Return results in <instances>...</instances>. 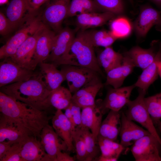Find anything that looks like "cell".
Masks as SVG:
<instances>
[{
    "label": "cell",
    "mask_w": 161,
    "mask_h": 161,
    "mask_svg": "<svg viewBox=\"0 0 161 161\" xmlns=\"http://www.w3.org/2000/svg\"><path fill=\"white\" fill-rule=\"evenodd\" d=\"M76 128L79 130L84 142L88 154V161L97 160L100 152L97 139L88 129L82 126Z\"/></svg>",
    "instance_id": "obj_33"
},
{
    "label": "cell",
    "mask_w": 161,
    "mask_h": 161,
    "mask_svg": "<svg viewBox=\"0 0 161 161\" xmlns=\"http://www.w3.org/2000/svg\"><path fill=\"white\" fill-rule=\"evenodd\" d=\"M145 103L153 121L161 118V95L159 93L145 97Z\"/></svg>",
    "instance_id": "obj_35"
},
{
    "label": "cell",
    "mask_w": 161,
    "mask_h": 161,
    "mask_svg": "<svg viewBox=\"0 0 161 161\" xmlns=\"http://www.w3.org/2000/svg\"><path fill=\"white\" fill-rule=\"evenodd\" d=\"M146 92L139 88L137 97L134 100H130L126 105L127 109L125 114L129 119L137 122L146 129L161 145V139L145 103L144 99Z\"/></svg>",
    "instance_id": "obj_5"
},
{
    "label": "cell",
    "mask_w": 161,
    "mask_h": 161,
    "mask_svg": "<svg viewBox=\"0 0 161 161\" xmlns=\"http://www.w3.org/2000/svg\"><path fill=\"white\" fill-rule=\"evenodd\" d=\"M83 30L86 37L94 47H102L106 48L111 46L117 39L110 31Z\"/></svg>",
    "instance_id": "obj_32"
},
{
    "label": "cell",
    "mask_w": 161,
    "mask_h": 161,
    "mask_svg": "<svg viewBox=\"0 0 161 161\" xmlns=\"http://www.w3.org/2000/svg\"><path fill=\"white\" fill-rule=\"evenodd\" d=\"M135 87L134 84L109 89L99 106L103 114L106 109L119 111L130 100L131 93Z\"/></svg>",
    "instance_id": "obj_13"
},
{
    "label": "cell",
    "mask_w": 161,
    "mask_h": 161,
    "mask_svg": "<svg viewBox=\"0 0 161 161\" xmlns=\"http://www.w3.org/2000/svg\"><path fill=\"white\" fill-rule=\"evenodd\" d=\"M13 30L6 16L2 12H0V34L2 36L8 34Z\"/></svg>",
    "instance_id": "obj_41"
},
{
    "label": "cell",
    "mask_w": 161,
    "mask_h": 161,
    "mask_svg": "<svg viewBox=\"0 0 161 161\" xmlns=\"http://www.w3.org/2000/svg\"><path fill=\"white\" fill-rule=\"evenodd\" d=\"M44 26L42 23L36 32L21 44L14 55L10 58L13 61L22 67L32 70L31 63L37 41Z\"/></svg>",
    "instance_id": "obj_14"
},
{
    "label": "cell",
    "mask_w": 161,
    "mask_h": 161,
    "mask_svg": "<svg viewBox=\"0 0 161 161\" xmlns=\"http://www.w3.org/2000/svg\"><path fill=\"white\" fill-rule=\"evenodd\" d=\"M157 4L161 5V0H151Z\"/></svg>",
    "instance_id": "obj_48"
},
{
    "label": "cell",
    "mask_w": 161,
    "mask_h": 161,
    "mask_svg": "<svg viewBox=\"0 0 161 161\" xmlns=\"http://www.w3.org/2000/svg\"><path fill=\"white\" fill-rule=\"evenodd\" d=\"M157 67L158 75L161 78V59L158 62Z\"/></svg>",
    "instance_id": "obj_47"
},
{
    "label": "cell",
    "mask_w": 161,
    "mask_h": 161,
    "mask_svg": "<svg viewBox=\"0 0 161 161\" xmlns=\"http://www.w3.org/2000/svg\"><path fill=\"white\" fill-rule=\"evenodd\" d=\"M31 136L20 143V153L23 161H49L41 142Z\"/></svg>",
    "instance_id": "obj_19"
},
{
    "label": "cell",
    "mask_w": 161,
    "mask_h": 161,
    "mask_svg": "<svg viewBox=\"0 0 161 161\" xmlns=\"http://www.w3.org/2000/svg\"><path fill=\"white\" fill-rule=\"evenodd\" d=\"M71 0H49L41 16L42 23L56 33L62 29L64 20L67 18Z\"/></svg>",
    "instance_id": "obj_6"
},
{
    "label": "cell",
    "mask_w": 161,
    "mask_h": 161,
    "mask_svg": "<svg viewBox=\"0 0 161 161\" xmlns=\"http://www.w3.org/2000/svg\"><path fill=\"white\" fill-rule=\"evenodd\" d=\"M160 13H161V11L160 12Z\"/></svg>",
    "instance_id": "obj_52"
},
{
    "label": "cell",
    "mask_w": 161,
    "mask_h": 161,
    "mask_svg": "<svg viewBox=\"0 0 161 161\" xmlns=\"http://www.w3.org/2000/svg\"><path fill=\"white\" fill-rule=\"evenodd\" d=\"M40 16H32L20 27L19 29L0 48V59L10 58L21 44L34 34L42 24Z\"/></svg>",
    "instance_id": "obj_4"
},
{
    "label": "cell",
    "mask_w": 161,
    "mask_h": 161,
    "mask_svg": "<svg viewBox=\"0 0 161 161\" xmlns=\"http://www.w3.org/2000/svg\"><path fill=\"white\" fill-rule=\"evenodd\" d=\"M52 123L56 133L65 143L67 151L72 152L75 151L72 139L73 133L75 129L62 110H56L52 117Z\"/></svg>",
    "instance_id": "obj_18"
},
{
    "label": "cell",
    "mask_w": 161,
    "mask_h": 161,
    "mask_svg": "<svg viewBox=\"0 0 161 161\" xmlns=\"http://www.w3.org/2000/svg\"><path fill=\"white\" fill-rule=\"evenodd\" d=\"M57 33L45 25L39 35L31 63L32 70L44 61L53 49Z\"/></svg>",
    "instance_id": "obj_12"
},
{
    "label": "cell",
    "mask_w": 161,
    "mask_h": 161,
    "mask_svg": "<svg viewBox=\"0 0 161 161\" xmlns=\"http://www.w3.org/2000/svg\"><path fill=\"white\" fill-rule=\"evenodd\" d=\"M61 66V71L67 82L69 89L74 94L99 74L84 67L69 65Z\"/></svg>",
    "instance_id": "obj_8"
},
{
    "label": "cell",
    "mask_w": 161,
    "mask_h": 161,
    "mask_svg": "<svg viewBox=\"0 0 161 161\" xmlns=\"http://www.w3.org/2000/svg\"><path fill=\"white\" fill-rule=\"evenodd\" d=\"M20 143L12 145L4 156L0 160V161H23L20 153Z\"/></svg>",
    "instance_id": "obj_39"
},
{
    "label": "cell",
    "mask_w": 161,
    "mask_h": 161,
    "mask_svg": "<svg viewBox=\"0 0 161 161\" xmlns=\"http://www.w3.org/2000/svg\"><path fill=\"white\" fill-rule=\"evenodd\" d=\"M161 26L160 13L148 6L143 7L135 23V28L137 34L145 36L154 25Z\"/></svg>",
    "instance_id": "obj_21"
},
{
    "label": "cell",
    "mask_w": 161,
    "mask_h": 161,
    "mask_svg": "<svg viewBox=\"0 0 161 161\" xmlns=\"http://www.w3.org/2000/svg\"><path fill=\"white\" fill-rule=\"evenodd\" d=\"M75 36V32L68 27L61 30L56 34L52 50L44 62L51 63L57 67L66 55Z\"/></svg>",
    "instance_id": "obj_11"
},
{
    "label": "cell",
    "mask_w": 161,
    "mask_h": 161,
    "mask_svg": "<svg viewBox=\"0 0 161 161\" xmlns=\"http://www.w3.org/2000/svg\"><path fill=\"white\" fill-rule=\"evenodd\" d=\"M157 52L152 48L144 49L139 46L134 47L126 52L131 58L135 66L143 70L153 62Z\"/></svg>",
    "instance_id": "obj_30"
},
{
    "label": "cell",
    "mask_w": 161,
    "mask_h": 161,
    "mask_svg": "<svg viewBox=\"0 0 161 161\" xmlns=\"http://www.w3.org/2000/svg\"><path fill=\"white\" fill-rule=\"evenodd\" d=\"M72 96L69 89L61 86L51 91L48 98V104L51 108L56 110L65 109L71 103Z\"/></svg>",
    "instance_id": "obj_31"
},
{
    "label": "cell",
    "mask_w": 161,
    "mask_h": 161,
    "mask_svg": "<svg viewBox=\"0 0 161 161\" xmlns=\"http://www.w3.org/2000/svg\"><path fill=\"white\" fill-rule=\"evenodd\" d=\"M32 135H33L18 123L1 114L0 142L13 145L21 143Z\"/></svg>",
    "instance_id": "obj_10"
},
{
    "label": "cell",
    "mask_w": 161,
    "mask_h": 161,
    "mask_svg": "<svg viewBox=\"0 0 161 161\" xmlns=\"http://www.w3.org/2000/svg\"><path fill=\"white\" fill-rule=\"evenodd\" d=\"M123 55L115 51L111 46L105 48L97 57L98 64L107 73L110 70L121 66Z\"/></svg>",
    "instance_id": "obj_29"
},
{
    "label": "cell",
    "mask_w": 161,
    "mask_h": 161,
    "mask_svg": "<svg viewBox=\"0 0 161 161\" xmlns=\"http://www.w3.org/2000/svg\"><path fill=\"white\" fill-rule=\"evenodd\" d=\"M69 106L75 128L80 126L81 125V108L72 101Z\"/></svg>",
    "instance_id": "obj_40"
},
{
    "label": "cell",
    "mask_w": 161,
    "mask_h": 161,
    "mask_svg": "<svg viewBox=\"0 0 161 161\" xmlns=\"http://www.w3.org/2000/svg\"><path fill=\"white\" fill-rule=\"evenodd\" d=\"M99 10L93 0H71L67 18L86 12H97Z\"/></svg>",
    "instance_id": "obj_34"
},
{
    "label": "cell",
    "mask_w": 161,
    "mask_h": 161,
    "mask_svg": "<svg viewBox=\"0 0 161 161\" xmlns=\"http://www.w3.org/2000/svg\"><path fill=\"white\" fill-rule=\"evenodd\" d=\"M94 48L85 35L83 30H81L75 36L69 52L60 62L59 65H69L84 67L103 75Z\"/></svg>",
    "instance_id": "obj_3"
},
{
    "label": "cell",
    "mask_w": 161,
    "mask_h": 161,
    "mask_svg": "<svg viewBox=\"0 0 161 161\" xmlns=\"http://www.w3.org/2000/svg\"><path fill=\"white\" fill-rule=\"evenodd\" d=\"M98 75L75 93L72 101L81 108L95 105L96 96L103 86Z\"/></svg>",
    "instance_id": "obj_16"
},
{
    "label": "cell",
    "mask_w": 161,
    "mask_h": 161,
    "mask_svg": "<svg viewBox=\"0 0 161 161\" xmlns=\"http://www.w3.org/2000/svg\"><path fill=\"white\" fill-rule=\"evenodd\" d=\"M99 10L108 12L115 15L123 13L124 7L122 0H93Z\"/></svg>",
    "instance_id": "obj_37"
},
{
    "label": "cell",
    "mask_w": 161,
    "mask_h": 161,
    "mask_svg": "<svg viewBox=\"0 0 161 161\" xmlns=\"http://www.w3.org/2000/svg\"><path fill=\"white\" fill-rule=\"evenodd\" d=\"M160 95H161V92L160 93Z\"/></svg>",
    "instance_id": "obj_51"
},
{
    "label": "cell",
    "mask_w": 161,
    "mask_h": 161,
    "mask_svg": "<svg viewBox=\"0 0 161 161\" xmlns=\"http://www.w3.org/2000/svg\"><path fill=\"white\" fill-rule=\"evenodd\" d=\"M74 158L68 154L63 152L62 151L59 152L56 155L55 161H74Z\"/></svg>",
    "instance_id": "obj_43"
},
{
    "label": "cell",
    "mask_w": 161,
    "mask_h": 161,
    "mask_svg": "<svg viewBox=\"0 0 161 161\" xmlns=\"http://www.w3.org/2000/svg\"><path fill=\"white\" fill-rule=\"evenodd\" d=\"M154 124L156 125L157 127L161 133V121L160 120L153 121Z\"/></svg>",
    "instance_id": "obj_46"
},
{
    "label": "cell",
    "mask_w": 161,
    "mask_h": 161,
    "mask_svg": "<svg viewBox=\"0 0 161 161\" xmlns=\"http://www.w3.org/2000/svg\"><path fill=\"white\" fill-rule=\"evenodd\" d=\"M151 134L129 119L125 113L121 112V127L119 135L120 143L124 148L132 145L136 141L143 137Z\"/></svg>",
    "instance_id": "obj_17"
},
{
    "label": "cell",
    "mask_w": 161,
    "mask_h": 161,
    "mask_svg": "<svg viewBox=\"0 0 161 161\" xmlns=\"http://www.w3.org/2000/svg\"><path fill=\"white\" fill-rule=\"evenodd\" d=\"M64 110L65 112L64 113V114L65 115L70 121L72 124L74 129H75V128L74 124L72 114L69 105Z\"/></svg>",
    "instance_id": "obj_45"
},
{
    "label": "cell",
    "mask_w": 161,
    "mask_h": 161,
    "mask_svg": "<svg viewBox=\"0 0 161 161\" xmlns=\"http://www.w3.org/2000/svg\"><path fill=\"white\" fill-rule=\"evenodd\" d=\"M116 15L108 12L102 13L86 12L76 16V24L82 30L102 26L114 18Z\"/></svg>",
    "instance_id": "obj_23"
},
{
    "label": "cell",
    "mask_w": 161,
    "mask_h": 161,
    "mask_svg": "<svg viewBox=\"0 0 161 161\" xmlns=\"http://www.w3.org/2000/svg\"><path fill=\"white\" fill-rule=\"evenodd\" d=\"M121 112L110 110L102 122L98 136L116 141L121 127Z\"/></svg>",
    "instance_id": "obj_24"
},
{
    "label": "cell",
    "mask_w": 161,
    "mask_h": 161,
    "mask_svg": "<svg viewBox=\"0 0 161 161\" xmlns=\"http://www.w3.org/2000/svg\"><path fill=\"white\" fill-rule=\"evenodd\" d=\"M49 0H27L30 13L32 15H35L40 8Z\"/></svg>",
    "instance_id": "obj_42"
},
{
    "label": "cell",
    "mask_w": 161,
    "mask_h": 161,
    "mask_svg": "<svg viewBox=\"0 0 161 161\" xmlns=\"http://www.w3.org/2000/svg\"><path fill=\"white\" fill-rule=\"evenodd\" d=\"M97 140L101 153L97 161H117L125 148L120 143L98 135Z\"/></svg>",
    "instance_id": "obj_27"
},
{
    "label": "cell",
    "mask_w": 161,
    "mask_h": 161,
    "mask_svg": "<svg viewBox=\"0 0 161 161\" xmlns=\"http://www.w3.org/2000/svg\"><path fill=\"white\" fill-rule=\"evenodd\" d=\"M129 1L132 4H133V0H129Z\"/></svg>",
    "instance_id": "obj_50"
},
{
    "label": "cell",
    "mask_w": 161,
    "mask_h": 161,
    "mask_svg": "<svg viewBox=\"0 0 161 161\" xmlns=\"http://www.w3.org/2000/svg\"><path fill=\"white\" fill-rule=\"evenodd\" d=\"M33 15L29 12L27 0H11L6 11V16L13 30Z\"/></svg>",
    "instance_id": "obj_20"
},
{
    "label": "cell",
    "mask_w": 161,
    "mask_h": 161,
    "mask_svg": "<svg viewBox=\"0 0 161 161\" xmlns=\"http://www.w3.org/2000/svg\"><path fill=\"white\" fill-rule=\"evenodd\" d=\"M110 31L117 39L128 35L131 32V27L129 21L126 18L120 17L113 20L111 23Z\"/></svg>",
    "instance_id": "obj_36"
},
{
    "label": "cell",
    "mask_w": 161,
    "mask_h": 161,
    "mask_svg": "<svg viewBox=\"0 0 161 161\" xmlns=\"http://www.w3.org/2000/svg\"><path fill=\"white\" fill-rule=\"evenodd\" d=\"M40 138L49 161H55L56 155L59 152L67 151L65 142L57 134L52 126L49 124L42 130Z\"/></svg>",
    "instance_id": "obj_15"
},
{
    "label": "cell",
    "mask_w": 161,
    "mask_h": 161,
    "mask_svg": "<svg viewBox=\"0 0 161 161\" xmlns=\"http://www.w3.org/2000/svg\"><path fill=\"white\" fill-rule=\"evenodd\" d=\"M73 143L76 153L77 160L88 161V154L84 142L78 129L76 128L73 133Z\"/></svg>",
    "instance_id": "obj_38"
},
{
    "label": "cell",
    "mask_w": 161,
    "mask_h": 161,
    "mask_svg": "<svg viewBox=\"0 0 161 161\" xmlns=\"http://www.w3.org/2000/svg\"><path fill=\"white\" fill-rule=\"evenodd\" d=\"M0 88V92L39 110L47 111L51 108L48 98L51 91L47 87L40 71L27 80Z\"/></svg>",
    "instance_id": "obj_2"
},
{
    "label": "cell",
    "mask_w": 161,
    "mask_h": 161,
    "mask_svg": "<svg viewBox=\"0 0 161 161\" xmlns=\"http://www.w3.org/2000/svg\"><path fill=\"white\" fill-rule=\"evenodd\" d=\"M160 147L157 139L150 134L136 141L131 151L136 161H161Z\"/></svg>",
    "instance_id": "obj_7"
},
{
    "label": "cell",
    "mask_w": 161,
    "mask_h": 161,
    "mask_svg": "<svg viewBox=\"0 0 161 161\" xmlns=\"http://www.w3.org/2000/svg\"><path fill=\"white\" fill-rule=\"evenodd\" d=\"M38 72L20 66L10 58H5L0 63V87L27 80Z\"/></svg>",
    "instance_id": "obj_9"
},
{
    "label": "cell",
    "mask_w": 161,
    "mask_h": 161,
    "mask_svg": "<svg viewBox=\"0 0 161 161\" xmlns=\"http://www.w3.org/2000/svg\"><path fill=\"white\" fill-rule=\"evenodd\" d=\"M1 114L13 120L39 137L44 127L49 124L47 111L37 109L0 92Z\"/></svg>",
    "instance_id": "obj_1"
},
{
    "label": "cell",
    "mask_w": 161,
    "mask_h": 161,
    "mask_svg": "<svg viewBox=\"0 0 161 161\" xmlns=\"http://www.w3.org/2000/svg\"><path fill=\"white\" fill-rule=\"evenodd\" d=\"M38 65L46 84L50 91L61 86L62 82L66 80L62 72L58 69L53 64L42 62Z\"/></svg>",
    "instance_id": "obj_26"
},
{
    "label": "cell",
    "mask_w": 161,
    "mask_h": 161,
    "mask_svg": "<svg viewBox=\"0 0 161 161\" xmlns=\"http://www.w3.org/2000/svg\"><path fill=\"white\" fill-rule=\"evenodd\" d=\"M8 0H0V4L1 5L7 4L8 2Z\"/></svg>",
    "instance_id": "obj_49"
},
{
    "label": "cell",
    "mask_w": 161,
    "mask_h": 161,
    "mask_svg": "<svg viewBox=\"0 0 161 161\" xmlns=\"http://www.w3.org/2000/svg\"><path fill=\"white\" fill-rule=\"evenodd\" d=\"M123 56L122 65L110 70L106 73L105 85H111L115 88L120 87L125 78L132 72L135 66L132 59L125 53Z\"/></svg>",
    "instance_id": "obj_22"
},
{
    "label": "cell",
    "mask_w": 161,
    "mask_h": 161,
    "mask_svg": "<svg viewBox=\"0 0 161 161\" xmlns=\"http://www.w3.org/2000/svg\"><path fill=\"white\" fill-rule=\"evenodd\" d=\"M12 145L3 142H0V160L9 150Z\"/></svg>",
    "instance_id": "obj_44"
},
{
    "label": "cell",
    "mask_w": 161,
    "mask_h": 161,
    "mask_svg": "<svg viewBox=\"0 0 161 161\" xmlns=\"http://www.w3.org/2000/svg\"><path fill=\"white\" fill-rule=\"evenodd\" d=\"M103 113L96 105L81 108L82 126L89 130L97 139L102 122Z\"/></svg>",
    "instance_id": "obj_25"
},
{
    "label": "cell",
    "mask_w": 161,
    "mask_h": 161,
    "mask_svg": "<svg viewBox=\"0 0 161 161\" xmlns=\"http://www.w3.org/2000/svg\"><path fill=\"white\" fill-rule=\"evenodd\" d=\"M161 59V47L157 51L153 62L143 70L136 82L135 87L147 91L150 85L157 79L158 75V63Z\"/></svg>",
    "instance_id": "obj_28"
}]
</instances>
